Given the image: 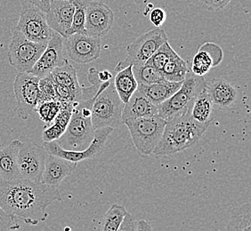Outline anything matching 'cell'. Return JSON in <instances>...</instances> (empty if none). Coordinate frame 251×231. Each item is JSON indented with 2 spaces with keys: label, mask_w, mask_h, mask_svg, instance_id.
Returning <instances> with one entry per match:
<instances>
[{
  "label": "cell",
  "mask_w": 251,
  "mask_h": 231,
  "mask_svg": "<svg viewBox=\"0 0 251 231\" xmlns=\"http://www.w3.org/2000/svg\"><path fill=\"white\" fill-rule=\"evenodd\" d=\"M210 123H199L191 113L175 116L167 119L161 140L153 154L159 157L172 156L198 142Z\"/></svg>",
  "instance_id": "obj_2"
},
{
  "label": "cell",
  "mask_w": 251,
  "mask_h": 231,
  "mask_svg": "<svg viewBox=\"0 0 251 231\" xmlns=\"http://www.w3.org/2000/svg\"><path fill=\"white\" fill-rule=\"evenodd\" d=\"M199 48L206 50L208 54L211 56L214 62V67H217L220 63H222L224 59V53L223 49L218 46V44L212 42H204L202 45L199 46Z\"/></svg>",
  "instance_id": "obj_33"
},
{
  "label": "cell",
  "mask_w": 251,
  "mask_h": 231,
  "mask_svg": "<svg viewBox=\"0 0 251 231\" xmlns=\"http://www.w3.org/2000/svg\"><path fill=\"white\" fill-rule=\"evenodd\" d=\"M55 201H62L58 187L21 178L0 183L1 208L29 225L45 222L47 208Z\"/></svg>",
  "instance_id": "obj_1"
},
{
  "label": "cell",
  "mask_w": 251,
  "mask_h": 231,
  "mask_svg": "<svg viewBox=\"0 0 251 231\" xmlns=\"http://www.w3.org/2000/svg\"><path fill=\"white\" fill-rule=\"evenodd\" d=\"M226 231H251V204L232 208Z\"/></svg>",
  "instance_id": "obj_23"
},
{
  "label": "cell",
  "mask_w": 251,
  "mask_h": 231,
  "mask_svg": "<svg viewBox=\"0 0 251 231\" xmlns=\"http://www.w3.org/2000/svg\"><path fill=\"white\" fill-rule=\"evenodd\" d=\"M132 70L138 86L152 85L166 80L160 70L148 63L134 64Z\"/></svg>",
  "instance_id": "obj_26"
},
{
  "label": "cell",
  "mask_w": 251,
  "mask_h": 231,
  "mask_svg": "<svg viewBox=\"0 0 251 231\" xmlns=\"http://www.w3.org/2000/svg\"><path fill=\"white\" fill-rule=\"evenodd\" d=\"M77 163L69 161L56 156L48 154L45 161L41 183L53 187H58L64 179L77 168Z\"/></svg>",
  "instance_id": "obj_16"
},
{
  "label": "cell",
  "mask_w": 251,
  "mask_h": 231,
  "mask_svg": "<svg viewBox=\"0 0 251 231\" xmlns=\"http://www.w3.org/2000/svg\"><path fill=\"white\" fill-rule=\"evenodd\" d=\"M113 22L114 15L108 5L100 1L87 0L85 22L87 35L101 39L111 30Z\"/></svg>",
  "instance_id": "obj_13"
},
{
  "label": "cell",
  "mask_w": 251,
  "mask_h": 231,
  "mask_svg": "<svg viewBox=\"0 0 251 231\" xmlns=\"http://www.w3.org/2000/svg\"><path fill=\"white\" fill-rule=\"evenodd\" d=\"M62 109L54 118V120L46 126V129L42 133V140L44 142H50L57 140L64 134L67 128L68 124L73 114V103L61 102Z\"/></svg>",
  "instance_id": "obj_20"
},
{
  "label": "cell",
  "mask_w": 251,
  "mask_h": 231,
  "mask_svg": "<svg viewBox=\"0 0 251 231\" xmlns=\"http://www.w3.org/2000/svg\"><path fill=\"white\" fill-rule=\"evenodd\" d=\"M7 58L10 65L21 73H29L48 43H37L26 39L15 27L12 28Z\"/></svg>",
  "instance_id": "obj_6"
},
{
  "label": "cell",
  "mask_w": 251,
  "mask_h": 231,
  "mask_svg": "<svg viewBox=\"0 0 251 231\" xmlns=\"http://www.w3.org/2000/svg\"><path fill=\"white\" fill-rule=\"evenodd\" d=\"M232 0H201L203 5L209 11L224 9Z\"/></svg>",
  "instance_id": "obj_35"
},
{
  "label": "cell",
  "mask_w": 251,
  "mask_h": 231,
  "mask_svg": "<svg viewBox=\"0 0 251 231\" xmlns=\"http://www.w3.org/2000/svg\"><path fill=\"white\" fill-rule=\"evenodd\" d=\"M211 68H214L212 58L206 50L199 48L198 52L193 57L191 71L196 76L204 77Z\"/></svg>",
  "instance_id": "obj_29"
},
{
  "label": "cell",
  "mask_w": 251,
  "mask_h": 231,
  "mask_svg": "<svg viewBox=\"0 0 251 231\" xmlns=\"http://www.w3.org/2000/svg\"><path fill=\"white\" fill-rule=\"evenodd\" d=\"M167 120L159 115L127 119L126 125L135 149L142 157L153 154L156 147L161 140Z\"/></svg>",
  "instance_id": "obj_5"
},
{
  "label": "cell",
  "mask_w": 251,
  "mask_h": 231,
  "mask_svg": "<svg viewBox=\"0 0 251 231\" xmlns=\"http://www.w3.org/2000/svg\"><path fill=\"white\" fill-rule=\"evenodd\" d=\"M39 77L31 73L18 72L14 83L16 100L15 111L20 119L27 120L39 103Z\"/></svg>",
  "instance_id": "obj_8"
},
{
  "label": "cell",
  "mask_w": 251,
  "mask_h": 231,
  "mask_svg": "<svg viewBox=\"0 0 251 231\" xmlns=\"http://www.w3.org/2000/svg\"><path fill=\"white\" fill-rule=\"evenodd\" d=\"M68 1H73V0H68Z\"/></svg>",
  "instance_id": "obj_43"
},
{
  "label": "cell",
  "mask_w": 251,
  "mask_h": 231,
  "mask_svg": "<svg viewBox=\"0 0 251 231\" xmlns=\"http://www.w3.org/2000/svg\"><path fill=\"white\" fill-rule=\"evenodd\" d=\"M155 115H159L158 106L151 103L139 90H136L129 100L124 103L122 121Z\"/></svg>",
  "instance_id": "obj_17"
},
{
  "label": "cell",
  "mask_w": 251,
  "mask_h": 231,
  "mask_svg": "<svg viewBox=\"0 0 251 231\" xmlns=\"http://www.w3.org/2000/svg\"><path fill=\"white\" fill-rule=\"evenodd\" d=\"M125 207L121 205H112L101 218L97 231H118L126 213Z\"/></svg>",
  "instance_id": "obj_27"
},
{
  "label": "cell",
  "mask_w": 251,
  "mask_h": 231,
  "mask_svg": "<svg viewBox=\"0 0 251 231\" xmlns=\"http://www.w3.org/2000/svg\"><path fill=\"white\" fill-rule=\"evenodd\" d=\"M28 2L39 7L44 13H47L50 6V0H28Z\"/></svg>",
  "instance_id": "obj_38"
},
{
  "label": "cell",
  "mask_w": 251,
  "mask_h": 231,
  "mask_svg": "<svg viewBox=\"0 0 251 231\" xmlns=\"http://www.w3.org/2000/svg\"><path fill=\"white\" fill-rule=\"evenodd\" d=\"M206 90L213 105L221 110L234 106L239 98L238 88L225 78H213L207 83Z\"/></svg>",
  "instance_id": "obj_15"
},
{
  "label": "cell",
  "mask_w": 251,
  "mask_h": 231,
  "mask_svg": "<svg viewBox=\"0 0 251 231\" xmlns=\"http://www.w3.org/2000/svg\"><path fill=\"white\" fill-rule=\"evenodd\" d=\"M206 87L205 78L194 75L189 69L178 90L158 106L159 115L167 120L175 116L191 113L195 99Z\"/></svg>",
  "instance_id": "obj_4"
},
{
  "label": "cell",
  "mask_w": 251,
  "mask_h": 231,
  "mask_svg": "<svg viewBox=\"0 0 251 231\" xmlns=\"http://www.w3.org/2000/svg\"><path fill=\"white\" fill-rule=\"evenodd\" d=\"M51 76L53 77V82L60 86L68 87L75 94H77L81 101L82 87H80L77 81V71L75 68L69 62L61 67L55 68L51 73Z\"/></svg>",
  "instance_id": "obj_22"
},
{
  "label": "cell",
  "mask_w": 251,
  "mask_h": 231,
  "mask_svg": "<svg viewBox=\"0 0 251 231\" xmlns=\"http://www.w3.org/2000/svg\"><path fill=\"white\" fill-rule=\"evenodd\" d=\"M14 217L11 216L0 207V231H8L13 228Z\"/></svg>",
  "instance_id": "obj_36"
},
{
  "label": "cell",
  "mask_w": 251,
  "mask_h": 231,
  "mask_svg": "<svg viewBox=\"0 0 251 231\" xmlns=\"http://www.w3.org/2000/svg\"><path fill=\"white\" fill-rule=\"evenodd\" d=\"M135 231H153L151 225L145 220H140L136 222V230Z\"/></svg>",
  "instance_id": "obj_39"
},
{
  "label": "cell",
  "mask_w": 251,
  "mask_h": 231,
  "mask_svg": "<svg viewBox=\"0 0 251 231\" xmlns=\"http://www.w3.org/2000/svg\"><path fill=\"white\" fill-rule=\"evenodd\" d=\"M21 144V140H15L0 149V177L5 182L20 178L17 158Z\"/></svg>",
  "instance_id": "obj_18"
},
{
  "label": "cell",
  "mask_w": 251,
  "mask_h": 231,
  "mask_svg": "<svg viewBox=\"0 0 251 231\" xmlns=\"http://www.w3.org/2000/svg\"><path fill=\"white\" fill-rule=\"evenodd\" d=\"M176 54V53L175 52L174 49L171 47L169 41H167L155 52L154 54L146 62V63L153 66L159 70H161L165 64Z\"/></svg>",
  "instance_id": "obj_31"
},
{
  "label": "cell",
  "mask_w": 251,
  "mask_h": 231,
  "mask_svg": "<svg viewBox=\"0 0 251 231\" xmlns=\"http://www.w3.org/2000/svg\"><path fill=\"white\" fill-rule=\"evenodd\" d=\"M15 28L26 39L37 43H48L54 32L49 28L46 13L29 2L23 4L19 22Z\"/></svg>",
  "instance_id": "obj_9"
},
{
  "label": "cell",
  "mask_w": 251,
  "mask_h": 231,
  "mask_svg": "<svg viewBox=\"0 0 251 231\" xmlns=\"http://www.w3.org/2000/svg\"><path fill=\"white\" fill-rule=\"evenodd\" d=\"M135 230H136V222L134 217L132 216L129 212H126L123 219V222L121 223L118 231H135Z\"/></svg>",
  "instance_id": "obj_37"
},
{
  "label": "cell",
  "mask_w": 251,
  "mask_h": 231,
  "mask_svg": "<svg viewBox=\"0 0 251 231\" xmlns=\"http://www.w3.org/2000/svg\"><path fill=\"white\" fill-rule=\"evenodd\" d=\"M133 65H129L117 73L113 79V85L118 95L123 103L129 100L133 93L137 90L138 84L135 80L132 70Z\"/></svg>",
  "instance_id": "obj_21"
},
{
  "label": "cell",
  "mask_w": 251,
  "mask_h": 231,
  "mask_svg": "<svg viewBox=\"0 0 251 231\" xmlns=\"http://www.w3.org/2000/svg\"><path fill=\"white\" fill-rule=\"evenodd\" d=\"M93 1H100V0H93Z\"/></svg>",
  "instance_id": "obj_42"
},
{
  "label": "cell",
  "mask_w": 251,
  "mask_h": 231,
  "mask_svg": "<svg viewBox=\"0 0 251 231\" xmlns=\"http://www.w3.org/2000/svg\"><path fill=\"white\" fill-rule=\"evenodd\" d=\"M64 53L63 37L53 32L52 38L47 44L46 49L29 73L39 78L49 76L55 68L61 67L68 63Z\"/></svg>",
  "instance_id": "obj_12"
},
{
  "label": "cell",
  "mask_w": 251,
  "mask_h": 231,
  "mask_svg": "<svg viewBox=\"0 0 251 231\" xmlns=\"http://www.w3.org/2000/svg\"><path fill=\"white\" fill-rule=\"evenodd\" d=\"M2 181H3V180H2V179H1V177H0V183H1V182H2Z\"/></svg>",
  "instance_id": "obj_41"
},
{
  "label": "cell",
  "mask_w": 251,
  "mask_h": 231,
  "mask_svg": "<svg viewBox=\"0 0 251 231\" xmlns=\"http://www.w3.org/2000/svg\"><path fill=\"white\" fill-rule=\"evenodd\" d=\"M47 155L43 146L22 141L17 158L20 178L41 183Z\"/></svg>",
  "instance_id": "obj_10"
},
{
  "label": "cell",
  "mask_w": 251,
  "mask_h": 231,
  "mask_svg": "<svg viewBox=\"0 0 251 231\" xmlns=\"http://www.w3.org/2000/svg\"><path fill=\"white\" fill-rule=\"evenodd\" d=\"M73 1L50 0L49 11L46 13L49 28L61 35L63 39L67 38L68 31L73 23Z\"/></svg>",
  "instance_id": "obj_14"
},
{
  "label": "cell",
  "mask_w": 251,
  "mask_h": 231,
  "mask_svg": "<svg viewBox=\"0 0 251 231\" xmlns=\"http://www.w3.org/2000/svg\"><path fill=\"white\" fill-rule=\"evenodd\" d=\"M39 103L48 101H55L57 100L55 88H54V82L51 74L47 77H42L39 79Z\"/></svg>",
  "instance_id": "obj_32"
},
{
  "label": "cell",
  "mask_w": 251,
  "mask_h": 231,
  "mask_svg": "<svg viewBox=\"0 0 251 231\" xmlns=\"http://www.w3.org/2000/svg\"><path fill=\"white\" fill-rule=\"evenodd\" d=\"M124 103L117 93L113 80L101 83L97 92V97L93 103V127L95 130L111 127L115 129L123 124L122 111Z\"/></svg>",
  "instance_id": "obj_3"
},
{
  "label": "cell",
  "mask_w": 251,
  "mask_h": 231,
  "mask_svg": "<svg viewBox=\"0 0 251 231\" xmlns=\"http://www.w3.org/2000/svg\"><path fill=\"white\" fill-rule=\"evenodd\" d=\"M62 109V103L61 101H44L39 103L36 112L38 113L39 118L45 122L46 124L50 125L56 116L58 115L59 112Z\"/></svg>",
  "instance_id": "obj_30"
},
{
  "label": "cell",
  "mask_w": 251,
  "mask_h": 231,
  "mask_svg": "<svg viewBox=\"0 0 251 231\" xmlns=\"http://www.w3.org/2000/svg\"><path fill=\"white\" fill-rule=\"evenodd\" d=\"M98 77H99V79L101 80V82H106V81L111 80V78H112V75L108 70H102V71H100V72L98 71Z\"/></svg>",
  "instance_id": "obj_40"
},
{
  "label": "cell",
  "mask_w": 251,
  "mask_h": 231,
  "mask_svg": "<svg viewBox=\"0 0 251 231\" xmlns=\"http://www.w3.org/2000/svg\"><path fill=\"white\" fill-rule=\"evenodd\" d=\"M87 0H73L74 5L72 26L68 31L67 37L75 33L86 34L85 22H86V5Z\"/></svg>",
  "instance_id": "obj_28"
},
{
  "label": "cell",
  "mask_w": 251,
  "mask_h": 231,
  "mask_svg": "<svg viewBox=\"0 0 251 231\" xmlns=\"http://www.w3.org/2000/svg\"><path fill=\"white\" fill-rule=\"evenodd\" d=\"M63 47L69 59L78 64H87L100 57L101 39L87 34H73L63 39Z\"/></svg>",
  "instance_id": "obj_11"
},
{
  "label": "cell",
  "mask_w": 251,
  "mask_h": 231,
  "mask_svg": "<svg viewBox=\"0 0 251 231\" xmlns=\"http://www.w3.org/2000/svg\"><path fill=\"white\" fill-rule=\"evenodd\" d=\"M182 82H170L164 80L152 85H141L137 90L145 95L149 101L156 106H159L162 102L172 96L182 86Z\"/></svg>",
  "instance_id": "obj_19"
},
{
  "label": "cell",
  "mask_w": 251,
  "mask_h": 231,
  "mask_svg": "<svg viewBox=\"0 0 251 231\" xmlns=\"http://www.w3.org/2000/svg\"><path fill=\"white\" fill-rule=\"evenodd\" d=\"M167 41L168 36L160 28L143 34L126 46V57L117 64L115 71L119 72L129 65L146 63Z\"/></svg>",
  "instance_id": "obj_7"
},
{
  "label": "cell",
  "mask_w": 251,
  "mask_h": 231,
  "mask_svg": "<svg viewBox=\"0 0 251 231\" xmlns=\"http://www.w3.org/2000/svg\"><path fill=\"white\" fill-rule=\"evenodd\" d=\"M150 21L156 28H160L167 19V14L162 8H154L150 13Z\"/></svg>",
  "instance_id": "obj_34"
},
{
  "label": "cell",
  "mask_w": 251,
  "mask_h": 231,
  "mask_svg": "<svg viewBox=\"0 0 251 231\" xmlns=\"http://www.w3.org/2000/svg\"><path fill=\"white\" fill-rule=\"evenodd\" d=\"M213 107L211 99L207 90L204 89L193 102L191 116L199 123H211Z\"/></svg>",
  "instance_id": "obj_24"
},
{
  "label": "cell",
  "mask_w": 251,
  "mask_h": 231,
  "mask_svg": "<svg viewBox=\"0 0 251 231\" xmlns=\"http://www.w3.org/2000/svg\"><path fill=\"white\" fill-rule=\"evenodd\" d=\"M189 69L187 63L176 53L165 64L160 71L166 80L170 82H182Z\"/></svg>",
  "instance_id": "obj_25"
}]
</instances>
